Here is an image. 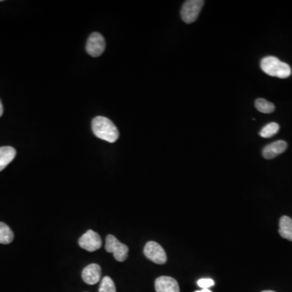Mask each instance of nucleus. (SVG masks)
Segmentation results:
<instances>
[{
	"mask_svg": "<svg viewBox=\"0 0 292 292\" xmlns=\"http://www.w3.org/2000/svg\"><path fill=\"white\" fill-rule=\"evenodd\" d=\"M197 285L201 289H209L214 285V281L211 278H201L197 281Z\"/></svg>",
	"mask_w": 292,
	"mask_h": 292,
	"instance_id": "nucleus-17",
	"label": "nucleus"
},
{
	"mask_svg": "<svg viewBox=\"0 0 292 292\" xmlns=\"http://www.w3.org/2000/svg\"><path fill=\"white\" fill-rule=\"evenodd\" d=\"M205 1L188 0L183 4L181 9V18L187 24L193 23L198 18Z\"/></svg>",
	"mask_w": 292,
	"mask_h": 292,
	"instance_id": "nucleus-4",
	"label": "nucleus"
},
{
	"mask_svg": "<svg viewBox=\"0 0 292 292\" xmlns=\"http://www.w3.org/2000/svg\"><path fill=\"white\" fill-rule=\"evenodd\" d=\"M102 269L98 264H90L82 271V279L89 285H94L100 281Z\"/></svg>",
	"mask_w": 292,
	"mask_h": 292,
	"instance_id": "nucleus-9",
	"label": "nucleus"
},
{
	"mask_svg": "<svg viewBox=\"0 0 292 292\" xmlns=\"http://www.w3.org/2000/svg\"><path fill=\"white\" fill-rule=\"evenodd\" d=\"M279 131V125L277 123H269L260 132V136L263 138H269L274 136Z\"/></svg>",
	"mask_w": 292,
	"mask_h": 292,
	"instance_id": "nucleus-15",
	"label": "nucleus"
},
{
	"mask_svg": "<svg viewBox=\"0 0 292 292\" xmlns=\"http://www.w3.org/2000/svg\"><path fill=\"white\" fill-rule=\"evenodd\" d=\"M287 148L286 141H277L266 145L263 149V157L266 159H272L277 155L282 154Z\"/></svg>",
	"mask_w": 292,
	"mask_h": 292,
	"instance_id": "nucleus-10",
	"label": "nucleus"
},
{
	"mask_svg": "<svg viewBox=\"0 0 292 292\" xmlns=\"http://www.w3.org/2000/svg\"><path fill=\"white\" fill-rule=\"evenodd\" d=\"M100 235L94 230H89L79 239V245L88 252H94L102 247Z\"/></svg>",
	"mask_w": 292,
	"mask_h": 292,
	"instance_id": "nucleus-7",
	"label": "nucleus"
},
{
	"mask_svg": "<svg viewBox=\"0 0 292 292\" xmlns=\"http://www.w3.org/2000/svg\"><path fill=\"white\" fill-rule=\"evenodd\" d=\"M145 256L156 264H165L167 260L166 252L163 247L154 241H149L144 248Z\"/></svg>",
	"mask_w": 292,
	"mask_h": 292,
	"instance_id": "nucleus-5",
	"label": "nucleus"
},
{
	"mask_svg": "<svg viewBox=\"0 0 292 292\" xmlns=\"http://www.w3.org/2000/svg\"><path fill=\"white\" fill-rule=\"evenodd\" d=\"M156 292H180L178 281L168 276H161L155 280Z\"/></svg>",
	"mask_w": 292,
	"mask_h": 292,
	"instance_id": "nucleus-8",
	"label": "nucleus"
},
{
	"mask_svg": "<svg viewBox=\"0 0 292 292\" xmlns=\"http://www.w3.org/2000/svg\"><path fill=\"white\" fill-rule=\"evenodd\" d=\"M255 107L257 111L264 114L272 113L275 110L274 105L273 103L265 100V99H263V98L256 99V102H255Z\"/></svg>",
	"mask_w": 292,
	"mask_h": 292,
	"instance_id": "nucleus-14",
	"label": "nucleus"
},
{
	"mask_svg": "<svg viewBox=\"0 0 292 292\" xmlns=\"http://www.w3.org/2000/svg\"><path fill=\"white\" fill-rule=\"evenodd\" d=\"M195 292H213V291H211V290H209V289H201V290H196V291Z\"/></svg>",
	"mask_w": 292,
	"mask_h": 292,
	"instance_id": "nucleus-19",
	"label": "nucleus"
},
{
	"mask_svg": "<svg viewBox=\"0 0 292 292\" xmlns=\"http://www.w3.org/2000/svg\"><path fill=\"white\" fill-rule=\"evenodd\" d=\"M99 292H116L113 280L108 276L103 277L99 286Z\"/></svg>",
	"mask_w": 292,
	"mask_h": 292,
	"instance_id": "nucleus-16",
	"label": "nucleus"
},
{
	"mask_svg": "<svg viewBox=\"0 0 292 292\" xmlns=\"http://www.w3.org/2000/svg\"><path fill=\"white\" fill-rule=\"evenodd\" d=\"M106 43L103 35L99 33H93L86 43V51L92 57H98L104 52Z\"/></svg>",
	"mask_w": 292,
	"mask_h": 292,
	"instance_id": "nucleus-6",
	"label": "nucleus"
},
{
	"mask_svg": "<svg viewBox=\"0 0 292 292\" xmlns=\"http://www.w3.org/2000/svg\"><path fill=\"white\" fill-rule=\"evenodd\" d=\"M262 292H275V291H273V290H264V291Z\"/></svg>",
	"mask_w": 292,
	"mask_h": 292,
	"instance_id": "nucleus-20",
	"label": "nucleus"
},
{
	"mask_svg": "<svg viewBox=\"0 0 292 292\" xmlns=\"http://www.w3.org/2000/svg\"><path fill=\"white\" fill-rule=\"evenodd\" d=\"M105 248L107 252L113 253L114 257L118 261H124L128 258V246L118 240L116 237L112 235H108L106 239Z\"/></svg>",
	"mask_w": 292,
	"mask_h": 292,
	"instance_id": "nucleus-3",
	"label": "nucleus"
},
{
	"mask_svg": "<svg viewBox=\"0 0 292 292\" xmlns=\"http://www.w3.org/2000/svg\"><path fill=\"white\" fill-rule=\"evenodd\" d=\"M260 68L265 74L270 77H276L285 79L291 75V69L286 63L274 56H267L263 58L260 62Z\"/></svg>",
	"mask_w": 292,
	"mask_h": 292,
	"instance_id": "nucleus-2",
	"label": "nucleus"
},
{
	"mask_svg": "<svg viewBox=\"0 0 292 292\" xmlns=\"http://www.w3.org/2000/svg\"><path fill=\"white\" fill-rule=\"evenodd\" d=\"M92 130L97 137L110 143L115 142L120 136L113 122L103 116L94 118L92 121Z\"/></svg>",
	"mask_w": 292,
	"mask_h": 292,
	"instance_id": "nucleus-1",
	"label": "nucleus"
},
{
	"mask_svg": "<svg viewBox=\"0 0 292 292\" xmlns=\"http://www.w3.org/2000/svg\"><path fill=\"white\" fill-rule=\"evenodd\" d=\"M14 239V234L12 229L5 222H0V243L9 244Z\"/></svg>",
	"mask_w": 292,
	"mask_h": 292,
	"instance_id": "nucleus-13",
	"label": "nucleus"
},
{
	"mask_svg": "<svg viewBox=\"0 0 292 292\" xmlns=\"http://www.w3.org/2000/svg\"><path fill=\"white\" fill-rule=\"evenodd\" d=\"M279 234L283 239L292 241V219L287 216H282L279 221Z\"/></svg>",
	"mask_w": 292,
	"mask_h": 292,
	"instance_id": "nucleus-12",
	"label": "nucleus"
},
{
	"mask_svg": "<svg viewBox=\"0 0 292 292\" xmlns=\"http://www.w3.org/2000/svg\"><path fill=\"white\" fill-rule=\"evenodd\" d=\"M17 151L11 146L0 147V171L5 170L7 166L15 158Z\"/></svg>",
	"mask_w": 292,
	"mask_h": 292,
	"instance_id": "nucleus-11",
	"label": "nucleus"
},
{
	"mask_svg": "<svg viewBox=\"0 0 292 292\" xmlns=\"http://www.w3.org/2000/svg\"><path fill=\"white\" fill-rule=\"evenodd\" d=\"M3 113H4V108H3L2 103L0 101V117L2 116Z\"/></svg>",
	"mask_w": 292,
	"mask_h": 292,
	"instance_id": "nucleus-18",
	"label": "nucleus"
}]
</instances>
